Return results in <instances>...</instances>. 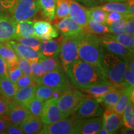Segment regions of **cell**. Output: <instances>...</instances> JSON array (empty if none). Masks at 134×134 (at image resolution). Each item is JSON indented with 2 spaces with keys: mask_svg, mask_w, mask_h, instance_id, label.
Segmentation results:
<instances>
[{
  "mask_svg": "<svg viewBox=\"0 0 134 134\" xmlns=\"http://www.w3.org/2000/svg\"><path fill=\"white\" fill-rule=\"evenodd\" d=\"M38 85L65 90L70 89L69 83L62 69H58L44 73L36 80Z\"/></svg>",
  "mask_w": 134,
  "mask_h": 134,
  "instance_id": "cell-7",
  "label": "cell"
},
{
  "mask_svg": "<svg viewBox=\"0 0 134 134\" xmlns=\"http://www.w3.org/2000/svg\"><path fill=\"white\" fill-rule=\"evenodd\" d=\"M123 91L121 86H117L114 90L104 94L100 99L99 103H102L107 109H113Z\"/></svg>",
  "mask_w": 134,
  "mask_h": 134,
  "instance_id": "cell-26",
  "label": "cell"
},
{
  "mask_svg": "<svg viewBox=\"0 0 134 134\" xmlns=\"http://www.w3.org/2000/svg\"><path fill=\"white\" fill-rule=\"evenodd\" d=\"M133 88H129V87L123 88V91H122L121 94L119 98L114 106L112 109L114 111L120 114H123L125 107L126 106L127 103L131 98V95L133 92Z\"/></svg>",
  "mask_w": 134,
  "mask_h": 134,
  "instance_id": "cell-29",
  "label": "cell"
},
{
  "mask_svg": "<svg viewBox=\"0 0 134 134\" xmlns=\"http://www.w3.org/2000/svg\"><path fill=\"white\" fill-rule=\"evenodd\" d=\"M35 85H37V84L34 77L32 76H29V75H22L16 83V85L18 89Z\"/></svg>",
  "mask_w": 134,
  "mask_h": 134,
  "instance_id": "cell-44",
  "label": "cell"
},
{
  "mask_svg": "<svg viewBox=\"0 0 134 134\" xmlns=\"http://www.w3.org/2000/svg\"><path fill=\"white\" fill-rule=\"evenodd\" d=\"M0 118H3V117H1V116H0Z\"/></svg>",
  "mask_w": 134,
  "mask_h": 134,
  "instance_id": "cell-57",
  "label": "cell"
},
{
  "mask_svg": "<svg viewBox=\"0 0 134 134\" xmlns=\"http://www.w3.org/2000/svg\"><path fill=\"white\" fill-rule=\"evenodd\" d=\"M121 86L122 88H134V73H132L129 67L124 73L123 81Z\"/></svg>",
  "mask_w": 134,
  "mask_h": 134,
  "instance_id": "cell-45",
  "label": "cell"
},
{
  "mask_svg": "<svg viewBox=\"0 0 134 134\" xmlns=\"http://www.w3.org/2000/svg\"><path fill=\"white\" fill-rule=\"evenodd\" d=\"M73 114L75 119H83L101 116L103 110L99 103L95 99L87 96Z\"/></svg>",
  "mask_w": 134,
  "mask_h": 134,
  "instance_id": "cell-8",
  "label": "cell"
},
{
  "mask_svg": "<svg viewBox=\"0 0 134 134\" xmlns=\"http://www.w3.org/2000/svg\"><path fill=\"white\" fill-rule=\"evenodd\" d=\"M69 16L83 29L90 19L88 9L74 0H69Z\"/></svg>",
  "mask_w": 134,
  "mask_h": 134,
  "instance_id": "cell-17",
  "label": "cell"
},
{
  "mask_svg": "<svg viewBox=\"0 0 134 134\" xmlns=\"http://www.w3.org/2000/svg\"><path fill=\"white\" fill-rule=\"evenodd\" d=\"M67 16H69V0H56L55 23Z\"/></svg>",
  "mask_w": 134,
  "mask_h": 134,
  "instance_id": "cell-35",
  "label": "cell"
},
{
  "mask_svg": "<svg viewBox=\"0 0 134 134\" xmlns=\"http://www.w3.org/2000/svg\"><path fill=\"white\" fill-rule=\"evenodd\" d=\"M88 13L90 19L106 24L107 12L104 11L100 6H96L91 7L88 9Z\"/></svg>",
  "mask_w": 134,
  "mask_h": 134,
  "instance_id": "cell-37",
  "label": "cell"
},
{
  "mask_svg": "<svg viewBox=\"0 0 134 134\" xmlns=\"http://www.w3.org/2000/svg\"><path fill=\"white\" fill-rule=\"evenodd\" d=\"M75 119L70 116L49 125H45L40 134H73Z\"/></svg>",
  "mask_w": 134,
  "mask_h": 134,
  "instance_id": "cell-11",
  "label": "cell"
},
{
  "mask_svg": "<svg viewBox=\"0 0 134 134\" xmlns=\"http://www.w3.org/2000/svg\"><path fill=\"white\" fill-rule=\"evenodd\" d=\"M44 125H49L64 118L57 105V99L52 98L43 102L40 116Z\"/></svg>",
  "mask_w": 134,
  "mask_h": 134,
  "instance_id": "cell-10",
  "label": "cell"
},
{
  "mask_svg": "<svg viewBox=\"0 0 134 134\" xmlns=\"http://www.w3.org/2000/svg\"><path fill=\"white\" fill-rule=\"evenodd\" d=\"M78 39L80 59L93 65L104 75L100 62L101 46L98 35L89 33L84 30L78 36Z\"/></svg>",
  "mask_w": 134,
  "mask_h": 134,
  "instance_id": "cell-2",
  "label": "cell"
},
{
  "mask_svg": "<svg viewBox=\"0 0 134 134\" xmlns=\"http://www.w3.org/2000/svg\"><path fill=\"white\" fill-rule=\"evenodd\" d=\"M65 73L72 84L80 89L97 85H113L98 68L80 58L73 62Z\"/></svg>",
  "mask_w": 134,
  "mask_h": 134,
  "instance_id": "cell-1",
  "label": "cell"
},
{
  "mask_svg": "<svg viewBox=\"0 0 134 134\" xmlns=\"http://www.w3.org/2000/svg\"><path fill=\"white\" fill-rule=\"evenodd\" d=\"M14 40L25 46L32 48L37 51L39 50L40 45L41 43V40L39 38L35 37H16Z\"/></svg>",
  "mask_w": 134,
  "mask_h": 134,
  "instance_id": "cell-40",
  "label": "cell"
},
{
  "mask_svg": "<svg viewBox=\"0 0 134 134\" xmlns=\"http://www.w3.org/2000/svg\"><path fill=\"white\" fill-rule=\"evenodd\" d=\"M37 1L43 16L48 21H53L55 19L56 0H37Z\"/></svg>",
  "mask_w": 134,
  "mask_h": 134,
  "instance_id": "cell-27",
  "label": "cell"
},
{
  "mask_svg": "<svg viewBox=\"0 0 134 134\" xmlns=\"http://www.w3.org/2000/svg\"><path fill=\"white\" fill-rule=\"evenodd\" d=\"M18 0H0V16L11 17Z\"/></svg>",
  "mask_w": 134,
  "mask_h": 134,
  "instance_id": "cell-39",
  "label": "cell"
},
{
  "mask_svg": "<svg viewBox=\"0 0 134 134\" xmlns=\"http://www.w3.org/2000/svg\"><path fill=\"white\" fill-rule=\"evenodd\" d=\"M35 37L41 41H48L57 38L58 31L49 22L46 21H37L34 23Z\"/></svg>",
  "mask_w": 134,
  "mask_h": 134,
  "instance_id": "cell-15",
  "label": "cell"
},
{
  "mask_svg": "<svg viewBox=\"0 0 134 134\" xmlns=\"http://www.w3.org/2000/svg\"><path fill=\"white\" fill-rule=\"evenodd\" d=\"M38 85H32L18 88L13 99L14 103L26 106L36 96V91Z\"/></svg>",
  "mask_w": 134,
  "mask_h": 134,
  "instance_id": "cell-21",
  "label": "cell"
},
{
  "mask_svg": "<svg viewBox=\"0 0 134 134\" xmlns=\"http://www.w3.org/2000/svg\"><path fill=\"white\" fill-rule=\"evenodd\" d=\"M97 134H110V133H109V132L107 131L105 129H104L103 127H102V128L100 129H99V130Z\"/></svg>",
  "mask_w": 134,
  "mask_h": 134,
  "instance_id": "cell-55",
  "label": "cell"
},
{
  "mask_svg": "<svg viewBox=\"0 0 134 134\" xmlns=\"http://www.w3.org/2000/svg\"><path fill=\"white\" fill-rule=\"evenodd\" d=\"M54 27L64 37L78 36L84 31L83 27L70 16L55 23Z\"/></svg>",
  "mask_w": 134,
  "mask_h": 134,
  "instance_id": "cell-14",
  "label": "cell"
},
{
  "mask_svg": "<svg viewBox=\"0 0 134 134\" xmlns=\"http://www.w3.org/2000/svg\"><path fill=\"white\" fill-rule=\"evenodd\" d=\"M16 24L10 16H0V42L16 38Z\"/></svg>",
  "mask_w": 134,
  "mask_h": 134,
  "instance_id": "cell-18",
  "label": "cell"
},
{
  "mask_svg": "<svg viewBox=\"0 0 134 134\" xmlns=\"http://www.w3.org/2000/svg\"><path fill=\"white\" fill-rule=\"evenodd\" d=\"M83 29L89 33L94 35H104L110 33L108 24L99 23L91 19H89L88 23Z\"/></svg>",
  "mask_w": 134,
  "mask_h": 134,
  "instance_id": "cell-30",
  "label": "cell"
},
{
  "mask_svg": "<svg viewBox=\"0 0 134 134\" xmlns=\"http://www.w3.org/2000/svg\"><path fill=\"white\" fill-rule=\"evenodd\" d=\"M63 91H64L58 88H50V87L42 86V85H38L36 89L35 96L44 102L52 98L58 99Z\"/></svg>",
  "mask_w": 134,
  "mask_h": 134,
  "instance_id": "cell-24",
  "label": "cell"
},
{
  "mask_svg": "<svg viewBox=\"0 0 134 134\" xmlns=\"http://www.w3.org/2000/svg\"><path fill=\"white\" fill-rule=\"evenodd\" d=\"M4 77H8L7 64L6 62L0 57V79Z\"/></svg>",
  "mask_w": 134,
  "mask_h": 134,
  "instance_id": "cell-51",
  "label": "cell"
},
{
  "mask_svg": "<svg viewBox=\"0 0 134 134\" xmlns=\"http://www.w3.org/2000/svg\"><path fill=\"white\" fill-rule=\"evenodd\" d=\"M14 104V102H11V100L0 96V116L6 119L8 113Z\"/></svg>",
  "mask_w": 134,
  "mask_h": 134,
  "instance_id": "cell-42",
  "label": "cell"
},
{
  "mask_svg": "<svg viewBox=\"0 0 134 134\" xmlns=\"http://www.w3.org/2000/svg\"><path fill=\"white\" fill-rule=\"evenodd\" d=\"M62 37L63 36L57 40L51 39L48 41H41L38 52L46 57L58 58Z\"/></svg>",
  "mask_w": 134,
  "mask_h": 134,
  "instance_id": "cell-22",
  "label": "cell"
},
{
  "mask_svg": "<svg viewBox=\"0 0 134 134\" xmlns=\"http://www.w3.org/2000/svg\"><path fill=\"white\" fill-rule=\"evenodd\" d=\"M7 75L8 78L13 83L16 84V81L23 73L17 63L12 65H7Z\"/></svg>",
  "mask_w": 134,
  "mask_h": 134,
  "instance_id": "cell-41",
  "label": "cell"
},
{
  "mask_svg": "<svg viewBox=\"0 0 134 134\" xmlns=\"http://www.w3.org/2000/svg\"><path fill=\"white\" fill-rule=\"evenodd\" d=\"M17 90L16 84L13 83L8 77L0 79V93L6 98L13 100Z\"/></svg>",
  "mask_w": 134,
  "mask_h": 134,
  "instance_id": "cell-28",
  "label": "cell"
},
{
  "mask_svg": "<svg viewBox=\"0 0 134 134\" xmlns=\"http://www.w3.org/2000/svg\"><path fill=\"white\" fill-rule=\"evenodd\" d=\"M30 63H31V71L32 76L36 81V80L38 78H39L40 77L44 74L45 72L43 71V68L42 66L41 63H40L39 60L30 62Z\"/></svg>",
  "mask_w": 134,
  "mask_h": 134,
  "instance_id": "cell-46",
  "label": "cell"
},
{
  "mask_svg": "<svg viewBox=\"0 0 134 134\" xmlns=\"http://www.w3.org/2000/svg\"><path fill=\"white\" fill-rule=\"evenodd\" d=\"M101 2H118V1H127V0H99Z\"/></svg>",
  "mask_w": 134,
  "mask_h": 134,
  "instance_id": "cell-56",
  "label": "cell"
},
{
  "mask_svg": "<svg viewBox=\"0 0 134 134\" xmlns=\"http://www.w3.org/2000/svg\"><path fill=\"white\" fill-rule=\"evenodd\" d=\"M127 17L118 20V21L112 23L111 24L108 25L109 28L110 32L113 33V34H115V35H119V34H120L124 33L125 18H126Z\"/></svg>",
  "mask_w": 134,
  "mask_h": 134,
  "instance_id": "cell-43",
  "label": "cell"
},
{
  "mask_svg": "<svg viewBox=\"0 0 134 134\" xmlns=\"http://www.w3.org/2000/svg\"><path fill=\"white\" fill-rule=\"evenodd\" d=\"M100 46L110 52L130 59L133 57V50L125 47L117 41L101 35L98 36Z\"/></svg>",
  "mask_w": 134,
  "mask_h": 134,
  "instance_id": "cell-12",
  "label": "cell"
},
{
  "mask_svg": "<svg viewBox=\"0 0 134 134\" xmlns=\"http://www.w3.org/2000/svg\"><path fill=\"white\" fill-rule=\"evenodd\" d=\"M128 16V14H124L122 13L116 12V11H110L107 12L106 15V24L110 25L112 23L118 21L122 18H124Z\"/></svg>",
  "mask_w": 134,
  "mask_h": 134,
  "instance_id": "cell-48",
  "label": "cell"
},
{
  "mask_svg": "<svg viewBox=\"0 0 134 134\" xmlns=\"http://www.w3.org/2000/svg\"><path fill=\"white\" fill-rule=\"evenodd\" d=\"M43 102L36 96L31 100L26 106H25L31 114L35 116H41L42 110Z\"/></svg>",
  "mask_w": 134,
  "mask_h": 134,
  "instance_id": "cell-38",
  "label": "cell"
},
{
  "mask_svg": "<svg viewBox=\"0 0 134 134\" xmlns=\"http://www.w3.org/2000/svg\"><path fill=\"white\" fill-rule=\"evenodd\" d=\"M117 86L114 85H97L81 90L92 98L95 99L99 103L100 99L104 94L114 90Z\"/></svg>",
  "mask_w": 134,
  "mask_h": 134,
  "instance_id": "cell-23",
  "label": "cell"
},
{
  "mask_svg": "<svg viewBox=\"0 0 134 134\" xmlns=\"http://www.w3.org/2000/svg\"><path fill=\"white\" fill-rule=\"evenodd\" d=\"M103 115V127L110 134L115 133L123 125L122 114L115 113L112 109H107Z\"/></svg>",
  "mask_w": 134,
  "mask_h": 134,
  "instance_id": "cell-13",
  "label": "cell"
},
{
  "mask_svg": "<svg viewBox=\"0 0 134 134\" xmlns=\"http://www.w3.org/2000/svg\"><path fill=\"white\" fill-rule=\"evenodd\" d=\"M2 43L12 48L18 57L26 58L29 62L39 60V58L41 57V53L37 50L25 46L21 43L18 42L16 40H9V41L3 42Z\"/></svg>",
  "mask_w": 134,
  "mask_h": 134,
  "instance_id": "cell-16",
  "label": "cell"
},
{
  "mask_svg": "<svg viewBox=\"0 0 134 134\" xmlns=\"http://www.w3.org/2000/svg\"><path fill=\"white\" fill-rule=\"evenodd\" d=\"M104 36L107 37L111 38L114 41H117V42L120 43L122 46H125V47L130 48L132 50L134 49V37L133 35L129 34L127 33H122L119 35L109 34H106Z\"/></svg>",
  "mask_w": 134,
  "mask_h": 134,
  "instance_id": "cell-32",
  "label": "cell"
},
{
  "mask_svg": "<svg viewBox=\"0 0 134 134\" xmlns=\"http://www.w3.org/2000/svg\"><path fill=\"white\" fill-rule=\"evenodd\" d=\"M103 127V118L99 117L75 119L73 134H96Z\"/></svg>",
  "mask_w": 134,
  "mask_h": 134,
  "instance_id": "cell-9",
  "label": "cell"
},
{
  "mask_svg": "<svg viewBox=\"0 0 134 134\" xmlns=\"http://www.w3.org/2000/svg\"><path fill=\"white\" fill-rule=\"evenodd\" d=\"M58 57L62 69L65 72L73 62L79 58L78 36H63Z\"/></svg>",
  "mask_w": 134,
  "mask_h": 134,
  "instance_id": "cell-5",
  "label": "cell"
},
{
  "mask_svg": "<svg viewBox=\"0 0 134 134\" xmlns=\"http://www.w3.org/2000/svg\"><path fill=\"white\" fill-rule=\"evenodd\" d=\"M16 37H35L34 22L31 20L17 22L16 24Z\"/></svg>",
  "mask_w": 134,
  "mask_h": 134,
  "instance_id": "cell-25",
  "label": "cell"
},
{
  "mask_svg": "<svg viewBox=\"0 0 134 134\" xmlns=\"http://www.w3.org/2000/svg\"><path fill=\"white\" fill-rule=\"evenodd\" d=\"M6 133L8 134H24L19 125L10 124L6 130Z\"/></svg>",
  "mask_w": 134,
  "mask_h": 134,
  "instance_id": "cell-50",
  "label": "cell"
},
{
  "mask_svg": "<svg viewBox=\"0 0 134 134\" xmlns=\"http://www.w3.org/2000/svg\"><path fill=\"white\" fill-rule=\"evenodd\" d=\"M40 11L37 0H18L11 18L14 21L31 20Z\"/></svg>",
  "mask_w": 134,
  "mask_h": 134,
  "instance_id": "cell-6",
  "label": "cell"
},
{
  "mask_svg": "<svg viewBox=\"0 0 134 134\" xmlns=\"http://www.w3.org/2000/svg\"><path fill=\"white\" fill-rule=\"evenodd\" d=\"M18 66L19 68L23 72V75H29V76H32L31 71V63L26 58L18 57Z\"/></svg>",
  "mask_w": 134,
  "mask_h": 134,
  "instance_id": "cell-47",
  "label": "cell"
},
{
  "mask_svg": "<svg viewBox=\"0 0 134 134\" xmlns=\"http://www.w3.org/2000/svg\"><path fill=\"white\" fill-rule=\"evenodd\" d=\"M30 114L24 106L15 103L8 113L6 119L11 124L19 125Z\"/></svg>",
  "mask_w": 134,
  "mask_h": 134,
  "instance_id": "cell-20",
  "label": "cell"
},
{
  "mask_svg": "<svg viewBox=\"0 0 134 134\" xmlns=\"http://www.w3.org/2000/svg\"><path fill=\"white\" fill-rule=\"evenodd\" d=\"M130 59L110 52L101 46L100 62L104 75L115 86H121L124 73L129 67Z\"/></svg>",
  "mask_w": 134,
  "mask_h": 134,
  "instance_id": "cell-3",
  "label": "cell"
},
{
  "mask_svg": "<svg viewBox=\"0 0 134 134\" xmlns=\"http://www.w3.org/2000/svg\"><path fill=\"white\" fill-rule=\"evenodd\" d=\"M86 97L80 91L71 88L63 91L57 99V105L63 117L73 114Z\"/></svg>",
  "mask_w": 134,
  "mask_h": 134,
  "instance_id": "cell-4",
  "label": "cell"
},
{
  "mask_svg": "<svg viewBox=\"0 0 134 134\" xmlns=\"http://www.w3.org/2000/svg\"><path fill=\"white\" fill-rule=\"evenodd\" d=\"M121 133H124V134H133L134 133V130L133 129L131 128H128V127H124L121 130Z\"/></svg>",
  "mask_w": 134,
  "mask_h": 134,
  "instance_id": "cell-54",
  "label": "cell"
},
{
  "mask_svg": "<svg viewBox=\"0 0 134 134\" xmlns=\"http://www.w3.org/2000/svg\"><path fill=\"white\" fill-rule=\"evenodd\" d=\"M78 3H81L85 6L88 7H93V6H98L101 3L99 0H74Z\"/></svg>",
  "mask_w": 134,
  "mask_h": 134,
  "instance_id": "cell-52",
  "label": "cell"
},
{
  "mask_svg": "<svg viewBox=\"0 0 134 134\" xmlns=\"http://www.w3.org/2000/svg\"><path fill=\"white\" fill-rule=\"evenodd\" d=\"M0 57L6 62L7 65L17 63L19 57L12 48L2 42H0Z\"/></svg>",
  "mask_w": 134,
  "mask_h": 134,
  "instance_id": "cell-33",
  "label": "cell"
},
{
  "mask_svg": "<svg viewBox=\"0 0 134 134\" xmlns=\"http://www.w3.org/2000/svg\"><path fill=\"white\" fill-rule=\"evenodd\" d=\"M133 102L131 98L127 103L122 114L123 117V125L125 127L134 129V113H133Z\"/></svg>",
  "mask_w": 134,
  "mask_h": 134,
  "instance_id": "cell-36",
  "label": "cell"
},
{
  "mask_svg": "<svg viewBox=\"0 0 134 134\" xmlns=\"http://www.w3.org/2000/svg\"><path fill=\"white\" fill-rule=\"evenodd\" d=\"M39 62L42 66L45 73L58 69H62L60 60L55 57H46L41 54ZM63 70V69H62Z\"/></svg>",
  "mask_w": 134,
  "mask_h": 134,
  "instance_id": "cell-31",
  "label": "cell"
},
{
  "mask_svg": "<svg viewBox=\"0 0 134 134\" xmlns=\"http://www.w3.org/2000/svg\"><path fill=\"white\" fill-rule=\"evenodd\" d=\"M102 9L105 12L116 11L122 14H129V3L127 1L118 2H108L100 6Z\"/></svg>",
  "mask_w": 134,
  "mask_h": 134,
  "instance_id": "cell-34",
  "label": "cell"
},
{
  "mask_svg": "<svg viewBox=\"0 0 134 134\" xmlns=\"http://www.w3.org/2000/svg\"><path fill=\"white\" fill-rule=\"evenodd\" d=\"M11 123L5 118H0V134H6V130Z\"/></svg>",
  "mask_w": 134,
  "mask_h": 134,
  "instance_id": "cell-53",
  "label": "cell"
},
{
  "mask_svg": "<svg viewBox=\"0 0 134 134\" xmlns=\"http://www.w3.org/2000/svg\"><path fill=\"white\" fill-rule=\"evenodd\" d=\"M134 16L129 15L125 18L124 32L129 34H134Z\"/></svg>",
  "mask_w": 134,
  "mask_h": 134,
  "instance_id": "cell-49",
  "label": "cell"
},
{
  "mask_svg": "<svg viewBox=\"0 0 134 134\" xmlns=\"http://www.w3.org/2000/svg\"><path fill=\"white\" fill-rule=\"evenodd\" d=\"M24 133H39L45 126L40 117L30 114L19 125Z\"/></svg>",
  "mask_w": 134,
  "mask_h": 134,
  "instance_id": "cell-19",
  "label": "cell"
}]
</instances>
